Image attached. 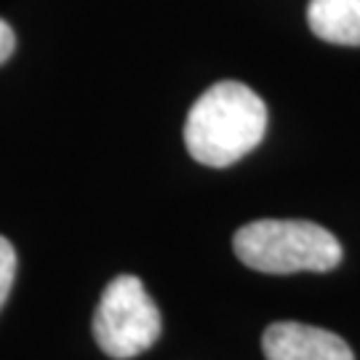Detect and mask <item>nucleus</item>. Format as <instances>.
<instances>
[{
	"instance_id": "20e7f679",
	"label": "nucleus",
	"mask_w": 360,
	"mask_h": 360,
	"mask_svg": "<svg viewBox=\"0 0 360 360\" xmlns=\"http://www.w3.org/2000/svg\"><path fill=\"white\" fill-rule=\"evenodd\" d=\"M262 349L267 360H355L342 336L294 321L267 326L262 336Z\"/></svg>"
},
{
	"instance_id": "f257e3e1",
	"label": "nucleus",
	"mask_w": 360,
	"mask_h": 360,
	"mask_svg": "<svg viewBox=\"0 0 360 360\" xmlns=\"http://www.w3.org/2000/svg\"><path fill=\"white\" fill-rule=\"evenodd\" d=\"M267 131V104L238 80H221L190 107L184 144L198 163L227 168L251 153Z\"/></svg>"
},
{
	"instance_id": "f03ea898",
	"label": "nucleus",
	"mask_w": 360,
	"mask_h": 360,
	"mask_svg": "<svg viewBox=\"0 0 360 360\" xmlns=\"http://www.w3.org/2000/svg\"><path fill=\"white\" fill-rule=\"evenodd\" d=\"M235 257L264 275L328 272L342 262V245L331 232L302 219H259L235 232Z\"/></svg>"
},
{
	"instance_id": "7ed1b4c3",
	"label": "nucleus",
	"mask_w": 360,
	"mask_h": 360,
	"mask_svg": "<svg viewBox=\"0 0 360 360\" xmlns=\"http://www.w3.org/2000/svg\"><path fill=\"white\" fill-rule=\"evenodd\" d=\"M94 339L104 355L129 360L160 339V312L136 275H117L94 312Z\"/></svg>"
},
{
	"instance_id": "423d86ee",
	"label": "nucleus",
	"mask_w": 360,
	"mask_h": 360,
	"mask_svg": "<svg viewBox=\"0 0 360 360\" xmlns=\"http://www.w3.org/2000/svg\"><path fill=\"white\" fill-rule=\"evenodd\" d=\"M13 278H16V251L11 240H6L0 235V307L6 304V299L11 294Z\"/></svg>"
},
{
	"instance_id": "0eeeda50",
	"label": "nucleus",
	"mask_w": 360,
	"mask_h": 360,
	"mask_svg": "<svg viewBox=\"0 0 360 360\" xmlns=\"http://www.w3.org/2000/svg\"><path fill=\"white\" fill-rule=\"evenodd\" d=\"M13 49H16V35H13L11 25L0 19V65L11 59Z\"/></svg>"
},
{
	"instance_id": "39448f33",
	"label": "nucleus",
	"mask_w": 360,
	"mask_h": 360,
	"mask_svg": "<svg viewBox=\"0 0 360 360\" xmlns=\"http://www.w3.org/2000/svg\"><path fill=\"white\" fill-rule=\"evenodd\" d=\"M307 22L326 43L360 46V0H309Z\"/></svg>"
}]
</instances>
